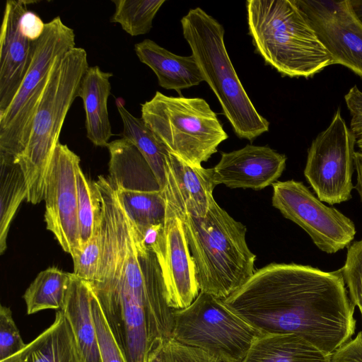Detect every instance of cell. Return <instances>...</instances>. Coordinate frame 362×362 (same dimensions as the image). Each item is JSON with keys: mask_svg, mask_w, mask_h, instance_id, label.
Instances as JSON below:
<instances>
[{"mask_svg": "<svg viewBox=\"0 0 362 362\" xmlns=\"http://www.w3.org/2000/svg\"><path fill=\"white\" fill-rule=\"evenodd\" d=\"M90 284L71 273L61 310L73 331L82 362H102L92 312Z\"/></svg>", "mask_w": 362, "mask_h": 362, "instance_id": "ac0fdd59", "label": "cell"}, {"mask_svg": "<svg viewBox=\"0 0 362 362\" xmlns=\"http://www.w3.org/2000/svg\"><path fill=\"white\" fill-rule=\"evenodd\" d=\"M286 157L267 146L247 144L231 152H222L212 168L215 185L230 189L260 190L276 182L282 175Z\"/></svg>", "mask_w": 362, "mask_h": 362, "instance_id": "9a60e30c", "label": "cell"}, {"mask_svg": "<svg viewBox=\"0 0 362 362\" xmlns=\"http://www.w3.org/2000/svg\"><path fill=\"white\" fill-rule=\"evenodd\" d=\"M103 232L102 228L85 244L74 258V274L88 282L92 281L98 271L102 258Z\"/></svg>", "mask_w": 362, "mask_h": 362, "instance_id": "4dcf8cb0", "label": "cell"}, {"mask_svg": "<svg viewBox=\"0 0 362 362\" xmlns=\"http://www.w3.org/2000/svg\"><path fill=\"white\" fill-rule=\"evenodd\" d=\"M92 312L96 328L102 362H127L114 337L95 295L92 297Z\"/></svg>", "mask_w": 362, "mask_h": 362, "instance_id": "1f68e13d", "label": "cell"}, {"mask_svg": "<svg viewBox=\"0 0 362 362\" xmlns=\"http://www.w3.org/2000/svg\"><path fill=\"white\" fill-rule=\"evenodd\" d=\"M272 187L273 206L303 228L321 251L333 254L349 246L356 233L349 218L324 204L302 182L276 181Z\"/></svg>", "mask_w": 362, "mask_h": 362, "instance_id": "8fae6325", "label": "cell"}, {"mask_svg": "<svg viewBox=\"0 0 362 362\" xmlns=\"http://www.w3.org/2000/svg\"><path fill=\"white\" fill-rule=\"evenodd\" d=\"M45 23L34 12L26 10L20 20L23 33L32 42L38 40L45 30Z\"/></svg>", "mask_w": 362, "mask_h": 362, "instance_id": "d590c367", "label": "cell"}, {"mask_svg": "<svg viewBox=\"0 0 362 362\" xmlns=\"http://www.w3.org/2000/svg\"><path fill=\"white\" fill-rule=\"evenodd\" d=\"M28 1H6L0 33V113L9 106L30 64L33 44L21 31Z\"/></svg>", "mask_w": 362, "mask_h": 362, "instance_id": "2e32d148", "label": "cell"}, {"mask_svg": "<svg viewBox=\"0 0 362 362\" xmlns=\"http://www.w3.org/2000/svg\"><path fill=\"white\" fill-rule=\"evenodd\" d=\"M78 221L81 250L99 231L103 222L102 196L95 182L87 179L80 165L76 167Z\"/></svg>", "mask_w": 362, "mask_h": 362, "instance_id": "4316f807", "label": "cell"}, {"mask_svg": "<svg viewBox=\"0 0 362 362\" xmlns=\"http://www.w3.org/2000/svg\"><path fill=\"white\" fill-rule=\"evenodd\" d=\"M88 67L86 51L75 47L57 61L49 74L28 141L16 160L25 179L26 201L33 204L44 200L47 171L64 122Z\"/></svg>", "mask_w": 362, "mask_h": 362, "instance_id": "5b68a950", "label": "cell"}, {"mask_svg": "<svg viewBox=\"0 0 362 362\" xmlns=\"http://www.w3.org/2000/svg\"><path fill=\"white\" fill-rule=\"evenodd\" d=\"M176 202L199 291L222 300L226 299L255 272L256 255L247 244L246 226L230 216L215 199L204 217L187 213Z\"/></svg>", "mask_w": 362, "mask_h": 362, "instance_id": "3957f363", "label": "cell"}, {"mask_svg": "<svg viewBox=\"0 0 362 362\" xmlns=\"http://www.w3.org/2000/svg\"><path fill=\"white\" fill-rule=\"evenodd\" d=\"M246 8L256 52L282 76L310 78L333 64L296 0H248Z\"/></svg>", "mask_w": 362, "mask_h": 362, "instance_id": "277c9868", "label": "cell"}, {"mask_svg": "<svg viewBox=\"0 0 362 362\" xmlns=\"http://www.w3.org/2000/svg\"><path fill=\"white\" fill-rule=\"evenodd\" d=\"M134 51L140 62L155 73L159 86L165 89L180 93L204 81L192 54L177 55L150 39L135 44Z\"/></svg>", "mask_w": 362, "mask_h": 362, "instance_id": "d6986e66", "label": "cell"}, {"mask_svg": "<svg viewBox=\"0 0 362 362\" xmlns=\"http://www.w3.org/2000/svg\"><path fill=\"white\" fill-rule=\"evenodd\" d=\"M340 272L350 299L358 308L362 318V239L349 245Z\"/></svg>", "mask_w": 362, "mask_h": 362, "instance_id": "f546056e", "label": "cell"}, {"mask_svg": "<svg viewBox=\"0 0 362 362\" xmlns=\"http://www.w3.org/2000/svg\"><path fill=\"white\" fill-rule=\"evenodd\" d=\"M354 136L338 108L328 127L308 151L304 175L322 202L330 205L351 198Z\"/></svg>", "mask_w": 362, "mask_h": 362, "instance_id": "30bf717a", "label": "cell"}, {"mask_svg": "<svg viewBox=\"0 0 362 362\" xmlns=\"http://www.w3.org/2000/svg\"><path fill=\"white\" fill-rule=\"evenodd\" d=\"M349 2L354 14L362 23V0H349Z\"/></svg>", "mask_w": 362, "mask_h": 362, "instance_id": "74e56055", "label": "cell"}, {"mask_svg": "<svg viewBox=\"0 0 362 362\" xmlns=\"http://www.w3.org/2000/svg\"><path fill=\"white\" fill-rule=\"evenodd\" d=\"M26 346L9 307L0 306V361L18 353Z\"/></svg>", "mask_w": 362, "mask_h": 362, "instance_id": "d6a6232c", "label": "cell"}, {"mask_svg": "<svg viewBox=\"0 0 362 362\" xmlns=\"http://www.w3.org/2000/svg\"><path fill=\"white\" fill-rule=\"evenodd\" d=\"M332 356L296 334H263L241 362H331Z\"/></svg>", "mask_w": 362, "mask_h": 362, "instance_id": "7402d4cb", "label": "cell"}, {"mask_svg": "<svg viewBox=\"0 0 362 362\" xmlns=\"http://www.w3.org/2000/svg\"><path fill=\"white\" fill-rule=\"evenodd\" d=\"M163 191L165 199L163 229L151 248L160 267L168 304L173 310H181L188 307L200 291L180 209L167 183Z\"/></svg>", "mask_w": 362, "mask_h": 362, "instance_id": "7c38bea8", "label": "cell"}, {"mask_svg": "<svg viewBox=\"0 0 362 362\" xmlns=\"http://www.w3.org/2000/svg\"><path fill=\"white\" fill-rule=\"evenodd\" d=\"M113 74L89 66L78 88L86 115L85 127L88 139L96 146L107 147L112 136L109 119L107 100L111 90L110 78Z\"/></svg>", "mask_w": 362, "mask_h": 362, "instance_id": "ffe728a7", "label": "cell"}, {"mask_svg": "<svg viewBox=\"0 0 362 362\" xmlns=\"http://www.w3.org/2000/svg\"><path fill=\"white\" fill-rule=\"evenodd\" d=\"M103 245L88 282L127 362H151L172 337L174 310L167 302L160 267L114 188L101 191Z\"/></svg>", "mask_w": 362, "mask_h": 362, "instance_id": "6da1fadb", "label": "cell"}, {"mask_svg": "<svg viewBox=\"0 0 362 362\" xmlns=\"http://www.w3.org/2000/svg\"><path fill=\"white\" fill-rule=\"evenodd\" d=\"M166 181L180 206L187 213L204 217L214 199L216 185L212 168L190 165L169 153L166 164Z\"/></svg>", "mask_w": 362, "mask_h": 362, "instance_id": "e0dca14e", "label": "cell"}, {"mask_svg": "<svg viewBox=\"0 0 362 362\" xmlns=\"http://www.w3.org/2000/svg\"><path fill=\"white\" fill-rule=\"evenodd\" d=\"M71 273L51 267L40 272L25 290L23 298L28 315L63 305Z\"/></svg>", "mask_w": 362, "mask_h": 362, "instance_id": "d4e9b609", "label": "cell"}, {"mask_svg": "<svg viewBox=\"0 0 362 362\" xmlns=\"http://www.w3.org/2000/svg\"><path fill=\"white\" fill-rule=\"evenodd\" d=\"M116 106L123 124V138L128 139L139 151L161 190L166 184V164L168 151L158 140L142 118L131 114L121 99L116 100Z\"/></svg>", "mask_w": 362, "mask_h": 362, "instance_id": "603a6c76", "label": "cell"}, {"mask_svg": "<svg viewBox=\"0 0 362 362\" xmlns=\"http://www.w3.org/2000/svg\"><path fill=\"white\" fill-rule=\"evenodd\" d=\"M0 254L7 247V237L17 210L28 197L21 167L14 161H0Z\"/></svg>", "mask_w": 362, "mask_h": 362, "instance_id": "cb8c5ba5", "label": "cell"}, {"mask_svg": "<svg viewBox=\"0 0 362 362\" xmlns=\"http://www.w3.org/2000/svg\"><path fill=\"white\" fill-rule=\"evenodd\" d=\"M78 165L80 158L59 143L47 171L44 194L46 228L72 258L81 251L76 180Z\"/></svg>", "mask_w": 362, "mask_h": 362, "instance_id": "4fadbf2b", "label": "cell"}, {"mask_svg": "<svg viewBox=\"0 0 362 362\" xmlns=\"http://www.w3.org/2000/svg\"><path fill=\"white\" fill-rule=\"evenodd\" d=\"M0 362H82L71 325L61 309L53 323L18 353Z\"/></svg>", "mask_w": 362, "mask_h": 362, "instance_id": "44dd1931", "label": "cell"}, {"mask_svg": "<svg viewBox=\"0 0 362 362\" xmlns=\"http://www.w3.org/2000/svg\"><path fill=\"white\" fill-rule=\"evenodd\" d=\"M223 303L262 335L296 334L329 355L355 332V305L340 269L271 263Z\"/></svg>", "mask_w": 362, "mask_h": 362, "instance_id": "7a4b0ae2", "label": "cell"}, {"mask_svg": "<svg viewBox=\"0 0 362 362\" xmlns=\"http://www.w3.org/2000/svg\"><path fill=\"white\" fill-rule=\"evenodd\" d=\"M354 168L357 173V182L355 188L356 189L361 202H362V152L355 151L354 155Z\"/></svg>", "mask_w": 362, "mask_h": 362, "instance_id": "8d00e7d4", "label": "cell"}, {"mask_svg": "<svg viewBox=\"0 0 362 362\" xmlns=\"http://www.w3.org/2000/svg\"><path fill=\"white\" fill-rule=\"evenodd\" d=\"M262 335L222 300L204 292L188 307L174 310L173 338L230 362H241Z\"/></svg>", "mask_w": 362, "mask_h": 362, "instance_id": "9c48e42d", "label": "cell"}, {"mask_svg": "<svg viewBox=\"0 0 362 362\" xmlns=\"http://www.w3.org/2000/svg\"><path fill=\"white\" fill-rule=\"evenodd\" d=\"M151 362H230L197 347L183 344L171 337L165 341Z\"/></svg>", "mask_w": 362, "mask_h": 362, "instance_id": "f1b7e54d", "label": "cell"}, {"mask_svg": "<svg viewBox=\"0 0 362 362\" xmlns=\"http://www.w3.org/2000/svg\"><path fill=\"white\" fill-rule=\"evenodd\" d=\"M344 100L351 115L349 129L356 145L362 152V91L354 86L345 94Z\"/></svg>", "mask_w": 362, "mask_h": 362, "instance_id": "836d02e7", "label": "cell"}, {"mask_svg": "<svg viewBox=\"0 0 362 362\" xmlns=\"http://www.w3.org/2000/svg\"><path fill=\"white\" fill-rule=\"evenodd\" d=\"M330 54L340 64L362 78V23L349 0H296Z\"/></svg>", "mask_w": 362, "mask_h": 362, "instance_id": "5bb4252c", "label": "cell"}, {"mask_svg": "<svg viewBox=\"0 0 362 362\" xmlns=\"http://www.w3.org/2000/svg\"><path fill=\"white\" fill-rule=\"evenodd\" d=\"M115 11L111 21L119 23L131 36L148 33L165 0H112Z\"/></svg>", "mask_w": 362, "mask_h": 362, "instance_id": "83f0119b", "label": "cell"}, {"mask_svg": "<svg viewBox=\"0 0 362 362\" xmlns=\"http://www.w3.org/2000/svg\"><path fill=\"white\" fill-rule=\"evenodd\" d=\"M113 183L122 204L141 233L151 226L163 224L165 199L163 190L129 189Z\"/></svg>", "mask_w": 362, "mask_h": 362, "instance_id": "484cf974", "label": "cell"}, {"mask_svg": "<svg viewBox=\"0 0 362 362\" xmlns=\"http://www.w3.org/2000/svg\"><path fill=\"white\" fill-rule=\"evenodd\" d=\"M141 118L169 153L194 166H202L228 138L216 114L201 98L157 91L141 104Z\"/></svg>", "mask_w": 362, "mask_h": 362, "instance_id": "52a82bcc", "label": "cell"}, {"mask_svg": "<svg viewBox=\"0 0 362 362\" xmlns=\"http://www.w3.org/2000/svg\"><path fill=\"white\" fill-rule=\"evenodd\" d=\"M75 44L74 30L59 16L45 23L42 35L33 44L30 66L15 98L0 113V160L16 162L24 150L49 74Z\"/></svg>", "mask_w": 362, "mask_h": 362, "instance_id": "ba28073f", "label": "cell"}, {"mask_svg": "<svg viewBox=\"0 0 362 362\" xmlns=\"http://www.w3.org/2000/svg\"><path fill=\"white\" fill-rule=\"evenodd\" d=\"M180 22L204 81L216 95L235 134L252 141L268 132L269 121L256 110L230 59L223 25L199 7L190 9Z\"/></svg>", "mask_w": 362, "mask_h": 362, "instance_id": "8992f818", "label": "cell"}, {"mask_svg": "<svg viewBox=\"0 0 362 362\" xmlns=\"http://www.w3.org/2000/svg\"><path fill=\"white\" fill-rule=\"evenodd\" d=\"M331 362H362V331L339 347L332 354Z\"/></svg>", "mask_w": 362, "mask_h": 362, "instance_id": "e575fe53", "label": "cell"}]
</instances>
